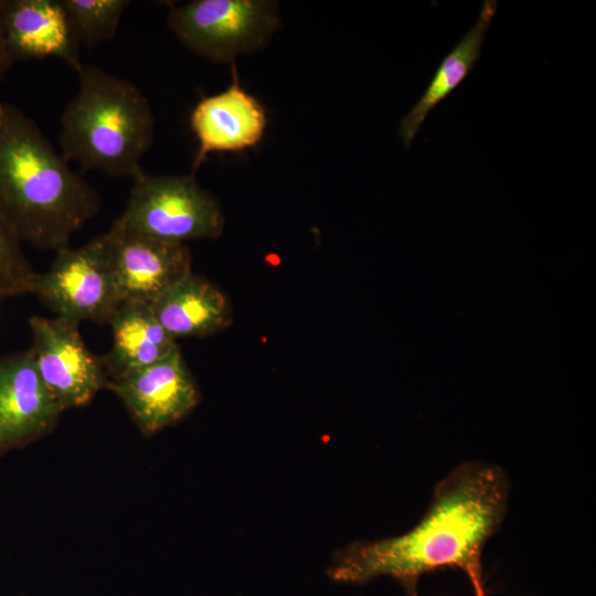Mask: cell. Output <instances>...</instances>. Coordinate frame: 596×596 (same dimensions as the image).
I'll return each mask as SVG.
<instances>
[{
    "label": "cell",
    "instance_id": "obj_1",
    "mask_svg": "<svg viewBox=\"0 0 596 596\" xmlns=\"http://www.w3.org/2000/svg\"><path fill=\"white\" fill-rule=\"evenodd\" d=\"M510 488L501 468L465 462L437 483L427 512L412 530L339 550L327 573L350 584L390 576L407 596H418L422 575L455 567L467 575L475 596H486L482 552L504 520Z\"/></svg>",
    "mask_w": 596,
    "mask_h": 596
},
{
    "label": "cell",
    "instance_id": "obj_2",
    "mask_svg": "<svg viewBox=\"0 0 596 596\" xmlns=\"http://www.w3.org/2000/svg\"><path fill=\"white\" fill-rule=\"evenodd\" d=\"M100 207L97 191L39 126L0 100V215L18 240L57 252Z\"/></svg>",
    "mask_w": 596,
    "mask_h": 596
},
{
    "label": "cell",
    "instance_id": "obj_3",
    "mask_svg": "<svg viewBox=\"0 0 596 596\" xmlns=\"http://www.w3.org/2000/svg\"><path fill=\"white\" fill-rule=\"evenodd\" d=\"M78 89L61 116L62 156L83 171L131 179L153 142L150 104L134 83L100 67L84 64Z\"/></svg>",
    "mask_w": 596,
    "mask_h": 596
},
{
    "label": "cell",
    "instance_id": "obj_4",
    "mask_svg": "<svg viewBox=\"0 0 596 596\" xmlns=\"http://www.w3.org/2000/svg\"><path fill=\"white\" fill-rule=\"evenodd\" d=\"M132 181L126 207L113 226L182 244L222 234L220 203L199 185L194 174L151 175L141 171Z\"/></svg>",
    "mask_w": 596,
    "mask_h": 596
},
{
    "label": "cell",
    "instance_id": "obj_5",
    "mask_svg": "<svg viewBox=\"0 0 596 596\" xmlns=\"http://www.w3.org/2000/svg\"><path fill=\"white\" fill-rule=\"evenodd\" d=\"M167 24L194 54L233 62L268 43L279 26L278 6L268 0H194L170 6Z\"/></svg>",
    "mask_w": 596,
    "mask_h": 596
},
{
    "label": "cell",
    "instance_id": "obj_6",
    "mask_svg": "<svg viewBox=\"0 0 596 596\" xmlns=\"http://www.w3.org/2000/svg\"><path fill=\"white\" fill-rule=\"evenodd\" d=\"M32 294L56 317L79 324H108L120 299L107 257L104 236L56 252L50 268L38 274Z\"/></svg>",
    "mask_w": 596,
    "mask_h": 596
},
{
    "label": "cell",
    "instance_id": "obj_7",
    "mask_svg": "<svg viewBox=\"0 0 596 596\" xmlns=\"http://www.w3.org/2000/svg\"><path fill=\"white\" fill-rule=\"evenodd\" d=\"M78 326L60 317L30 319L36 370L63 411L86 405L109 382L103 358L89 351Z\"/></svg>",
    "mask_w": 596,
    "mask_h": 596
},
{
    "label": "cell",
    "instance_id": "obj_8",
    "mask_svg": "<svg viewBox=\"0 0 596 596\" xmlns=\"http://www.w3.org/2000/svg\"><path fill=\"white\" fill-rule=\"evenodd\" d=\"M107 389L121 400L146 436L180 422L201 398L179 348L153 364L110 380Z\"/></svg>",
    "mask_w": 596,
    "mask_h": 596
},
{
    "label": "cell",
    "instance_id": "obj_9",
    "mask_svg": "<svg viewBox=\"0 0 596 596\" xmlns=\"http://www.w3.org/2000/svg\"><path fill=\"white\" fill-rule=\"evenodd\" d=\"M103 236L120 301L151 304L192 272L187 244L142 236L113 225Z\"/></svg>",
    "mask_w": 596,
    "mask_h": 596
},
{
    "label": "cell",
    "instance_id": "obj_10",
    "mask_svg": "<svg viewBox=\"0 0 596 596\" xmlns=\"http://www.w3.org/2000/svg\"><path fill=\"white\" fill-rule=\"evenodd\" d=\"M62 412L36 370L31 349L0 359V454L50 433Z\"/></svg>",
    "mask_w": 596,
    "mask_h": 596
},
{
    "label": "cell",
    "instance_id": "obj_11",
    "mask_svg": "<svg viewBox=\"0 0 596 596\" xmlns=\"http://www.w3.org/2000/svg\"><path fill=\"white\" fill-rule=\"evenodd\" d=\"M232 73L228 88L202 98L190 114V127L198 140L194 169L211 152L242 151L255 147L264 137L266 110L242 88L235 65Z\"/></svg>",
    "mask_w": 596,
    "mask_h": 596
},
{
    "label": "cell",
    "instance_id": "obj_12",
    "mask_svg": "<svg viewBox=\"0 0 596 596\" xmlns=\"http://www.w3.org/2000/svg\"><path fill=\"white\" fill-rule=\"evenodd\" d=\"M3 21L14 62L57 58L76 73L84 65L61 0H3Z\"/></svg>",
    "mask_w": 596,
    "mask_h": 596
},
{
    "label": "cell",
    "instance_id": "obj_13",
    "mask_svg": "<svg viewBox=\"0 0 596 596\" xmlns=\"http://www.w3.org/2000/svg\"><path fill=\"white\" fill-rule=\"evenodd\" d=\"M162 328L174 339L209 337L230 327L233 312L227 296L192 272L151 304Z\"/></svg>",
    "mask_w": 596,
    "mask_h": 596
},
{
    "label": "cell",
    "instance_id": "obj_14",
    "mask_svg": "<svg viewBox=\"0 0 596 596\" xmlns=\"http://www.w3.org/2000/svg\"><path fill=\"white\" fill-rule=\"evenodd\" d=\"M108 324L113 344L102 358L109 381L153 364L179 348L148 302L119 301Z\"/></svg>",
    "mask_w": 596,
    "mask_h": 596
},
{
    "label": "cell",
    "instance_id": "obj_15",
    "mask_svg": "<svg viewBox=\"0 0 596 596\" xmlns=\"http://www.w3.org/2000/svg\"><path fill=\"white\" fill-rule=\"evenodd\" d=\"M497 6L496 0L482 2L475 24L443 58L421 98L401 119L397 134L405 148L411 147L429 113L470 74L480 57L483 40L496 14Z\"/></svg>",
    "mask_w": 596,
    "mask_h": 596
},
{
    "label": "cell",
    "instance_id": "obj_16",
    "mask_svg": "<svg viewBox=\"0 0 596 596\" xmlns=\"http://www.w3.org/2000/svg\"><path fill=\"white\" fill-rule=\"evenodd\" d=\"M78 45L95 49L111 41L129 0H61Z\"/></svg>",
    "mask_w": 596,
    "mask_h": 596
},
{
    "label": "cell",
    "instance_id": "obj_17",
    "mask_svg": "<svg viewBox=\"0 0 596 596\" xmlns=\"http://www.w3.org/2000/svg\"><path fill=\"white\" fill-rule=\"evenodd\" d=\"M35 276L21 242L0 215V297L32 294Z\"/></svg>",
    "mask_w": 596,
    "mask_h": 596
},
{
    "label": "cell",
    "instance_id": "obj_18",
    "mask_svg": "<svg viewBox=\"0 0 596 596\" xmlns=\"http://www.w3.org/2000/svg\"><path fill=\"white\" fill-rule=\"evenodd\" d=\"M14 61L10 54L4 21H3V0H0V83L3 81L8 71L12 67Z\"/></svg>",
    "mask_w": 596,
    "mask_h": 596
},
{
    "label": "cell",
    "instance_id": "obj_19",
    "mask_svg": "<svg viewBox=\"0 0 596 596\" xmlns=\"http://www.w3.org/2000/svg\"><path fill=\"white\" fill-rule=\"evenodd\" d=\"M2 301H3V298L0 297V305H1Z\"/></svg>",
    "mask_w": 596,
    "mask_h": 596
}]
</instances>
